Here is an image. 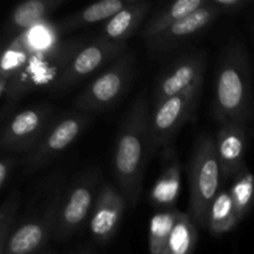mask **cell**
<instances>
[{
	"mask_svg": "<svg viewBox=\"0 0 254 254\" xmlns=\"http://www.w3.org/2000/svg\"><path fill=\"white\" fill-rule=\"evenodd\" d=\"M146 91L135 97L118 127L113 153V174L117 186L129 205L135 206L140 197L146 165L151 159L150 122Z\"/></svg>",
	"mask_w": 254,
	"mask_h": 254,
	"instance_id": "1",
	"label": "cell"
},
{
	"mask_svg": "<svg viewBox=\"0 0 254 254\" xmlns=\"http://www.w3.org/2000/svg\"><path fill=\"white\" fill-rule=\"evenodd\" d=\"M69 179L64 170L45 176L21 207L16 226L0 254H39L49 241L54 240L55 228Z\"/></svg>",
	"mask_w": 254,
	"mask_h": 254,
	"instance_id": "2",
	"label": "cell"
},
{
	"mask_svg": "<svg viewBox=\"0 0 254 254\" xmlns=\"http://www.w3.org/2000/svg\"><path fill=\"white\" fill-rule=\"evenodd\" d=\"M252 74L245 45L232 40L222 50L216 67L212 113L218 124H247L252 117Z\"/></svg>",
	"mask_w": 254,
	"mask_h": 254,
	"instance_id": "3",
	"label": "cell"
},
{
	"mask_svg": "<svg viewBox=\"0 0 254 254\" xmlns=\"http://www.w3.org/2000/svg\"><path fill=\"white\" fill-rule=\"evenodd\" d=\"M188 175L190 183L189 215L197 227L207 228L211 205L220 193L222 183L215 136L202 133L195 139Z\"/></svg>",
	"mask_w": 254,
	"mask_h": 254,
	"instance_id": "4",
	"label": "cell"
},
{
	"mask_svg": "<svg viewBox=\"0 0 254 254\" xmlns=\"http://www.w3.org/2000/svg\"><path fill=\"white\" fill-rule=\"evenodd\" d=\"M135 74V57L126 51L89 82L74 99V108L89 116L107 111L128 91Z\"/></svg>",
	"mask_w": 254,
	"mask_h": 254,
	"instance_id": "5",
	"label": "cell"
},
{
	"mask_svg": "<svg viewBox=\"0 0 254 254\" xmlns=\"http://www.w3.org/2000/svg\"><path fill=\"white\" fill-rule=\"evenodd\" d=\"M101 181V171L98 169L86 170L78 178L69 181L60 208L54 241L66 242L83 228L84 223L91 217L102 186Z\"/></svg>",
	"mask_w": 254,
	"mask_h": 254,
	"instance_id": "6",
	"label": "cell"
},
{
	"mask_svg": "<svg viewBox=\"0 0 254 254\" xmlns=\"http://www.w3.org/2000/svg\"><path fill=\"white\" fill-rule=\"evenodd\" d=\"M203 81L171 98L166 99L153 109L150 122L151 154L170 145L174 136L183 127L192 121L202 96Z\"/></svg>",
	"mask_w": 254,
	"mask_h": 254,
	"instance_id": "7",
	"label": "cell"
},
{
	"mask_svg": "<svg viewBox=\"0 0 254 254\" xmlns=\"http://www.w3.org/2000/svg\"><path fill=\"white\" fill-rule=\"evenodd\" d=\"M89 122L91 116L77 109L57 116L39 144L25 156L22 165L25 175L39 171L68 148L83 133Z\"/></svg>",
	"mask_w": 254,
	"mask_h": 254,
	"instance_id": "8",
	"label": "cell"
},
{
	"mask_svg": "<svg viewBox=\"0 0 254 254\" xmlns=\"http://www.w3.org/2000/svg\"><path fill=\"white\" fill-rule=\"evenodd\" d=\"M126 51L127 45L113 44L102 37L83 42L61 73L50 83V88L54 92L68 91L94 72L103 71Z\"/></svg>",
	"mask_w": 254,
	"mask_h": 254,
	"instance_id": "9",
	"label": "cell"
},
{
	"mask_svg": "<svg viewBox=\"0 0 254 254\" xmlns=\"http://www.w3.org/2000/svg\"><path fill=\"white\" fill-rule=\"evenodd\" d=\"M56 117V108L49 103L19 112L2 126L0 148L4 153L27 154L39 144Z\"/></svg>",
	"mask_w": 254,
	"mask_h": 254,
	"instance_id": "10",
	"label": "cell"
},
{
	"mask_svg": "<svg viewBox=\"0 0 254 254\" xmlns=\"http://www.w3.org/2000/svg\"><path fill=\"white\" fill-rule=\"evenodd\" d=\"M206 72V54L203 51L186 52L175 60L155 81L153 91L154 108L171 97L185 92L203 81Z\"/></svg>",
	"mask_w": 254,
	"mask_h": 254,
	"instance_id": "11",
	"label": "cell"
},
{
	"mask_svg": "<svg viewBox=\"0 0 254 254\" xmlns=\"http://www.w3.org/2000/svg\"><path fill=\"white\" fill-rule=\"evenodd\" d=\"M222 14L220 10L215 6L212 0H210L205 7L188 15L164 31L145 40L146 47L151 54H164V52L173 51L190 41L192 37L205 31Z\"/></svg>",
	"mask_w": 254,
	"mask_h": 254,
	"instance_id": "12",
	"label": "cell"
},
{
	"mask_svg": "<svg viewBox=\"0 0 254 254\" xmlns=\"http://www.w3.org/2000/svg\"><path fill=\"white\" fill-rule=\"evenodd\" d=\"M128 201L118 186L102 184L89 217V231L96 242L108 243L116 236Z\"/></svg>",
	"mask_w": 254,
	"mask_h": 254,
	"instance_id": "13",
	"label": "cell"
},
{
	"mask_svg": "<svg viewBox=\"0 0 254 254\" xmlns=\"http://www.w3.org/2000/svg\"><path fill=\"white\" fill-rule=\"evenodd\" d=\"M246 127L247 124L230 122L221 124L216 133V151L222 171V180H235L248 169L245 161L247 149Z\"/></svg>",
	"mask_w": 254,
	"mask_h": 254,
	"instance_id": "14",
	"label": "cell"
},
{
	"mask_svg": "<svg viewBox=\"0 0 254 254\" xmlns=\"http://www.w3.org/2000/svg\"><path fill=\"white\" fill-rule=\"evenodd\" d=\"M163 169L151 192V201L159 211L174 210L180 195L181 165L174 146L163 149Z\"/></svg>",
	"mask_w": 254,
	"mask_h": 254,
	"instance_id": "15",
	"label": "cell"
},
{
	"mask_svg": "<svg viewBox=\"0 0 254 254\" xmlns=\"http://www.w3.org/2000/svg\"><path fill=\"white\" fill-rule=\"evenodd\" d=\"M151 7L146 0H133L122 11L104 22L99 37L118 45H127V41L135 34Z\"/></svg>",
	"mask_w": 254,
	"mask_h": 254,
	"instance_id": "16",
	"label": "cell"
},
{
	"mask_svg": "<svg viewBox=\"0 0 254 254\" xmlns=\"http://www.w3.org/2000/svg\"><path fill=\"white\" fill-rule=\"evenodd\" d=\"M131 1L133 0H102L94 2L62 19L54 25V29L59 35H67L98 22H106Z\"/></svg>",
	"mask_w": 254,
	"mask_h": 254,
	"instance_id": "17",
	"label": "cell"
},
{
	"mask_svg": "<svg viewBox=\"0 0 254 254\" xmlns=\"http://www.w3.org/2000/svg\"><path fill=\"white\" fill-rule=\"evenodd\" d=\"M66 0H29L17 5L7 19L6 34L19 35L39 25L49 15L62 6Z\"/></svg>",
	"mask_w": 254,
	"mask_h": 254,
	"instance_id": "18",
	"label": "cell"
},
{
	"mask_svg": "<svg viewBox=\"0 0 254 254\" xmlns=\"http://www.w3.org/2000/svg\"><path fill=\"white\" fill-rule=\"evenodd\" d=\"M208 2L210 0H176L169 2L146 21L143 30V39L148 40L155 36L179 20L205 7Z\"/></svg>",
	"mask_w": 254,
	"mask_h": 254,
	"instance_id": "19",
	"label": "cell"
},
{
	"mask_svg": "<svg viewBox=\"0 0 254 254\" xmlns=\"http://www.w3.org/2000/svg\"><path fill=\"white\" fill-rule=\"evenodd\" d=\"M197 243V225L189 213L179 211L163 254H192Z\"/></svg>",
	"mask_w": 254,
	"mask_h": 254,
	"instance_id": "20",
	"label": "cell"
},
{
	"mask_svg": "<svg viewBox=\"0 0 254 254\" xmlns=\"http://www.w3.org/2000/svg\"><path fill=\"white\" fill-rule=\"evenodd\" d=\"M238 223L240 220L233 208L230 190H221L211 205L207 230L213 236H221L231 232Z\"/></svg>",
	"mask_w": 254,
	"mask_h": 254,
	"instance_id": "21",
	"label": "cell"
},
{
	"mask_svg": "<svg viewBox=\"0 0 254 254\" xmlns=\"http://www.w3.org/2000/svg\"><path fill=\"white\" fill-rule=\"evenodd\" d=\"M179 210L158 211L153 216L149 228V250L150 254H163L168 245Z\"/></svg>",
	"mask_w": 254,
	"mask_h": 254,
	"instance_id": "22",
	"label": "cell"
},
{
	"mask_svg": "<svg viewBox=\"0 0 254 254\" xmlns=\"http://www.w3.org/2000/svg\"><path fill=\"white\" fill-rule=\"evenodd\" d=\"M232 197L233 208L238 220L241 221L248 215L254 203V174L250 170L243 171L241 175L233 180L232 188L230 189Z\"/></svg>",
	"mask_w": 254,
	"mask_h": 254,
	"instance_id": "23",
	"label": "cell"
},
{
	"mask_svg": "<svg viewBox=\"0 0 254 254\" xmlns=\"http://www.w3.org/2000/svg\"><path fill=\"white\" fill-rule=\"evenodd\" d=\"M22 196L19 191H14L5 198L0 207V251L4 250L5 245L12 235L21 211Z\"/></svg>",
	"mask_w": 254,
	"mask_h": 254,
	"instance_id": "24",
	"label": "cell"
},
{
	"mask_svg": "<svg viewBox=\"0 0 254 254\" xmlns=\"http://www.w3.org/2000/svg\"><path fill=\"white\" fill-rule=\"evenodd\" d=\"M215 6L221 11V14L233 15L240 12L245 6L250 4L247 0H212Z\"/></svg>",
	"mask_w": 254,
	"mask_h": 254,
	"instance_id": "25",
	"label": "cell"
},
{
	"mask_svg": "<svg viewBox=\"0 0 254 254\" xmlns=\"http://www.w3.org/2000/svg\"><path fill=\"white\" fill-rule=\"evenodd\" d=\"M15 166H16V159L12 156H5L1 159L0 163V188L1 189H5L6 186Z\"/></svg>",
	"mask_w": 254,
	"mask_h": 254,
	"instance_id": "26",
	"label": "cell"
},
{
	"mask_svg": "<svg viewBox=\"0 0 254 254\" xmlns=\"http://www.w3.org/2000/svg\"><path fill=\"white\" fill-rule=\"evenodd\" d=\"M73 254H94V251L91 247H88V246H84V247H81L79 250H77Z\"/></svg>",
	"mask_w": 254,
	"mask_h": 254,
	"instance_id": "27",
	"label": "cell"
},
{
	"mask_svg": "<svg viewBox=\"0 0 254 254\" xmlns=\"http://www.w3.org/2000/svg\"><path fill=\"white\" fill-rule=\"evenodd\" d=\"M39 254H54L51 252V251H47V250H45V251H42L41 253H39Z\"/></svg>",
	"mask_w": 254,
	"mask_h": 254,
	"instance_id": "28",
	"label": "cell"
}]
</instances>
